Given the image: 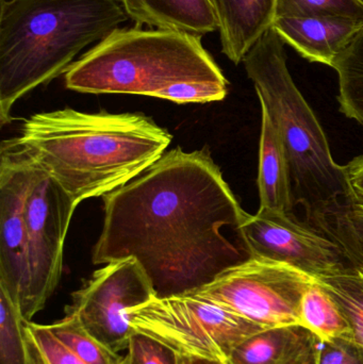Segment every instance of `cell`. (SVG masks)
<instances>
[{"mask_svg":"<svg viewBox=\"0 0 363 364\" xmlns=\"http://www.w3.org/2000/svg\"><path fill=\"white\" fill-rule=\"evenodd\" d=\"M286 43L271 27L243 59L262 108L276 126L289 164L294 205L307 220L337 201L354 199L347 168L339 166L327 136L288 70Z\"/></svg>","mask_w":363,"mask_h":364,"instance_id":"277c9868","label":"cell"},{"mask_svg":"<svg viewBox=\"0 0 363 364\" xmlns=\"http://www.w3.org/2000/svg\"><path fill=\"white\" fill-rule=\"evenodd\" d=\"M227 85L210 82L179 83L164 90L159 98L179 105L220 102L227 95Z\"/></svg>","mask_w":363,"mask_h":364,"instance_id":"484cf974","label":"cell"},{"mask_svg":"<svg viewBox=\"0 0 363 364\" xmlns=\"http://www.w3.org/2000/svg\"><path fill=\"white\" fill-rule=\"evenodd\" d=\"M315 282L285 263L253 257L190 294L225 306L266 328L303 326V299Z\"/></svg>","mask_w":363,"mask_h":364,"instance_id":"52a82bcc","label":"cell"},{"mask_svg":"<svg viewBox=\"0 0 363 364\" xmlns=\"http://www.w3.org/2000/svg\"><path fill=\"white\" fill-rule=\"evenodd\" d=\"M136 26L204 36L219 30L210 0H119Z\"/></svg>","mask_w":363,"mask_h":364,"instance_id":"5bb4252c","label":"cell"},{"mask_svg":"<svg viewBox=\"0 0 363 364\" xmlns=\"http://www.w3.org/2000/svg\"><path fill=\"white\" fill-rule=\"evenodd\" d=\"M36 168L11 140L0 149V289L21 312L28 289L25 205Z\"/></svg>","mask_w":363,"mask_h":364,"instance_id":"8fae6325","label":"cell"},{"mask_svg":"<svg viewBox=\"0 0 363 364\" xmlns=\"http://www.w3.org/2000/svg\"><path fill=\"white\" fill-rule=\"evenodd\" d=\"M219 19L222 53L234 64L272 27L277 0H210Z\"/></svg>","mask_w":363,"mask_h":364,"instance_id":"4fadbf2b","label":"cell"},{"mask_svg":"<svg viewBox=\"0 0 363 364\" xmlns=\"http://www.w3.org/2000/svg\"><path fill=\"white\" fill-rule=\"evenodd\" d=\"M123 364H181L178 353L145 333H136L128 344Z\"/></svg>","mask_w":363,"mask_h":364,"instance_id":"d4e9b609","label":"cell"},{"mask_svg":"<svg viewBox=\"0 0 363 364\" xmlns=\"http://www.w3.org/2000/svg\"><path fill=\"white\" fill-rule=\"evenodd\" d=\"M363 21L343 17H275L273 29L305 59L334 66L362 29Z\"/></svg>","mask_w":363,"mask_h":364,"instance_id":"7c38bea8","label":"cell"},{"mask_svg":"<svg viewBox=\"0 0 363 364\" xmlns=\"http://www.w3.org/2000/svg\"><path fill=\"white\" fill-rule=\"evenodd\" d=\"M342 312L352 339L363 348V275L351 267L317 278Z\"/></svg>","mask_w":363,"mask_h":364,"instance_id":"ac0fdd59","label":"cell"},{"mask_svg":"<svg viewBox=\"0 0 363 364\" xmlns=\"http://www.w3.org/2000/svg\"><path fill=\"white\" fill-rule=\"evenodd\" d=\"M156 296L153 284L138 261L129 258L97 269L72 294L66 314L74 316L98 341L113 352L126 350L136 333L129 310Z\"/></svg>","mask_w":363,"mask_h":364,"instance_id":"9c48e42d","label":"cell"},{"mask_svg":"<svg viewBox=\"0 0 363 364\" xmlns=\"http://www.w3.org/2000/svg\"><path fill=\"white\" fill-rule=\"evenodd\" d=\"M345 168L354 199L363 203V156L352 160Z\"/></svg>","mask_w":363,"mask_h":364,"instance_id":"83f0119b","label":"cell"},{"mask_svg":"<svg viewBox=\"0 0 363 364\" xmlns=\"http://www.w3.org/2000/svg\"><path fill=\"white\" fill-rule=\"evenodd\" d=\"M94 264L132 258L157 297L190 294L253 258L241 208L207 149L176 147L104 196Z\"/></svg>","mask_w":363,"mask_h":364,"instance_id":"6da1fadb","label":"cell"},{"mask_svg":"<svg viewBox=\"0 0 363 364\" xmlns=\"http://www.w3.org/2000/svg\"><path fill=\"white\" fill-rule=\"evenodd\" d=\"M318 364H363V348L351 338H319Z\"/></svg>","mask_w":363,"mask_h":364,"instance_id":"4316f807","label":"cell"},{"mask_svg":"<svg viewBox=\"0 0 363 364\" xmlns=\"http://www.w3.org/2000/svg\"><path fill=\"white\" fill-rule=\"evenodd\" d=\"M36 168L25 205L29 272L27 296L21 314L27 322L43 310L59 284L64 242L77 208L57 182Z\"/></svg>","mask_w":363,"mask_h":364,"instance_id":"ba28073f","label":"cell"},{"mask_svg":"<svg viewBox=\"0 0 363 364\" xmlns=\"http://www.w3.org/2000/svg\"><path fill=\"white\" fill-rule=\"evenodd\" d=\"M228 85L202 44V36L176 30L119 28L75 61L65 73L68 90L159 98L179 83Z\"/></svg>","mask_w":363,"mask_h":364,"instance_id":"5b68a950","label":"cell"},{"mask_svg":"<svg viewBox=\"0 0 363 364\" xmlns=\"http://www.w3.org/2000/svg\"><path fill=\"white\" fill-rule=\"evenodd\" d=\"M242 232L253 257L285 263L315 279L349 267L338 244L293 214L259 208L246 214Z\"/></svg>","mask_w":363,"mask_h":364,"instance_id":"30bf717a","label":"cell"},{"mask_svg":"<svg viewBox=\"0 0 363 364\" xmlns=\"http://www.w3.org/2000/svg\"><path fill=\"white\" fill-rule=\"evenodd\" d=\"M138 333L159 340L183 357L227 360L232 350L266 327L195 294L153 297L129 310Z\"/></svg>","mask_w":363,"mask_h":364,"instance_id":"8992f818","label":"cell"},{"mask_svg":"<svg viewBox=\"0 0 363 364\" xmlns=\"http://www.w3.org/2000/svg\"><path fill=\"white\" fill-rule=\"evenodd\" d=\"M319 337L313 335L308 343L283 364H318Z\"/></svg>","mask_w":363,"mask_h":364,"instance_id":"f1b7e54d","label":"cell"},{"mask_svg":"<svg viewBox=\"0 0 363 364\" xmlns=\"http://www.w3.org/2000/svg\"><path fill=\"white\" fill-rule=\"evenodd\" d=\"M315 333L300 325L264 329L241 342L225 364H283Z\"/></svg>","mask_w":363,"mask_h":364,"instance_id":"2e32d148","label":"cell"},{"mask_svg":"<svg viewBox=\"0 0 363 364\" xmlns=\"http://www.w3.org/2000/svg\"><path fill=\"white\" fill-rule=\"evenodd\" d=\"M181 357V364H225L222 361L210 359L196 358V357Z\"/></svg>","mask_w":363,"mask_h":364,"instance_id":"f546056e","label":"cell"},{"mask_svg":"<svg viewBox=\"0 0 363 364\" xmlns=\"http://www.w3.org/2000/svg\"><path fill=\"white\" fill-rule=\"evenodd\" d=\"M172 134L139 113H85L65 108L26 119L12 139L77 205L106 196L151 168Z\"/></svg>","mask_w":363,"mask_h":364,"instance_id":"7a4b0ae2","label":"cell"},{"mask_svg":"<svg viewBox=\"0 0 363 364\" xmlns=\"http://www.w3.org/2000/svg\"><path fill=\"white\" fill-rule=\"evenodd\" d=\"M302 325L322 340L352 339L351 328L342 312L317 279L303 299Z\"/></svg>","mask_w":363,"mask_h":364,"instance_id":"ffe728a7","label":"cell"},{"mask_svg":"<svg viewBox=\"0 0 363 364\" xmlns=\"http://www.w3.org/2000/svg\"><path fill=\"white\" fill-rule=\"evenodd\" d=\"M308 223L338 244L349 267L363 275V203L337 201Z\"/></svg>","mask_w":363,"mask_h":364,"instance_id":"e0dca14e","label":"cell"},{"mask_svg":"<svg viewBox=\"0 0 363 364\" xmlns=\"http://www.w3.org/2000/svg\"><path fill=\"white\" fill-rule=\"evenodd\" d=\"M257 182L261 209L293 214L296 205L283 141L276 126L262 107Z\"/></svg>","mask_w":363,"mask_h":364,"instance_id":"9a60e30c","label":"cell"},{"mask_svg":"<svg viewBox=\"0 0 363 364\" xmlns=\"http://www.w3.org/2000/svg\"><path fill=\"white\" fill-rule=\"evenodd\" d=\"M311 16L363 21V0H277L275 17Z\"/></svg>","mask_w":363,"mask_h":364,"instance_id":"603a6c76","label":"cell"},{"mask_svg":"<svg viewBox=\"0 0 363 364\" xmlns=\"http://www.w3.org/2000/svg\"><path fill=\"white\" fill-rule=\"evenodd\" d=\"M51 333L87 364H123L124 357L93 337L74 316L48 325Z\"/></svg>","mask_w":363,"mask_h":364,"instance_id":"44dd1931","label":"cell"},{"mask_svg":"<svg viewBox=\"0 0 363 364\" xmlns=\"http://www.w3.org/2000/svg\"><path fill=\"white\" fill-rule=\"evenodd\" d=\"M25 318L0 289V364H30Z\"/></svg>","mask_w":363,"mask_h":364,"instance_id":"7402d4cb","label":"cell"},{"mask_svg":"<svg viewBox=\"0 0 363 364\" xmlns=\"http://www.w3.org/2000/svg\"><path fill=\"white\" fill-rule=\"evenodd\" d=\"M30 364H87L64 346L48 325L26 323Z\"/></svg>","mask_w":363,"mask_h":364,"instance_id":"cb8c5ba5","label":"cell"},{"mask_svg":"<svg viewBox=\"0 0 363 364\" xmlns=\"http://www.w3.org/2000/svg\"><path fill=\"white\" fill-rule=\"evenodd\" d=\"M332 68L338 74L341 112L363 127V26Z\"/></svg>","mask_w":363,"mask_h":364,"instance_id":"d6986e66","label":"cell"},{"mask_svg":"<svg viewBox=\"0 0 363 364\" xmlns=\"http://www.w3.org/2000/svg\"><path fill=\"white\" fill-rule=\"evenodd\" d=\"M119 0H0V123L26 94L128 21Z\"/></svg>","mask_w":363,"mask_h":364,"instance_id":"3957f363","label":"cell"}]
</instances>
